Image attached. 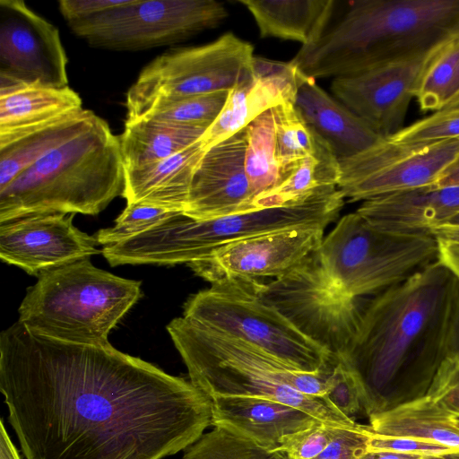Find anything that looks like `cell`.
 I'll use <instances>...</instances> for the list:
<instances>
[{
    "label": "cell",
    "mask_w": 459,
    "mask_h": 459,
    "mask_svg": "<svg viewBox=\"0 0 459 459\" xmlns=\"http://www.w3.org/2000/svg\"><path fill=\"white\" fill-rule=\"evenodd\" d=\"M317 255L333 281L359 299L396 285L437 261V239L429 232L377 229L355 212L338 221Z\"/></svg>",
    "instance_id": "9c48e42d"
},
{
    "label": "cell",
    "mask_w": 459,
    "mask_h": 459,
    "mask_svg": "<svg viewBox=\"0 0 459 459\" xmlns=\"http://www.w3.org/2000/svg\"><path fill=\"white\" fill-rule=\"evenodd\" d=\"M299 80L290 62L255 56L251 74L230 91L221 112L200 138L204 149L242 131L265 111L294 102Z\"/></svg>",
    "instance_id": "ac0fdd59"
},
{
    "label": "cell",
    "mask_w": 459,
    "mask_h": 459,
    "mask_svg": "<svg viewBox=\"0 0 459 459\" xmlns=\"http://www.w3.org/2000/svg\"><path fill=\"white\" fill-rule=\"evenodd\" d=\"M253 16L262 38L316 41L330 22L333 0H238Z\"/></svg>",
    "instance_id": "484cf974"
},
{
    "label": "cell",
    "mask_w": 459,
    "mask_h": 459,
    "mask_svg": "<svg viewBox=\"0 0 459 459\" xmlns=\"http://www.w3.org/2000/svg\"><path fill=\"white\" fill-rule=\"evenodd\" d=\"M230 91L163 100L151 106L142 117L209 128L221 112Z\"/></svg>",
    "instance_id": "d6a6232c"
},
{
    "label": "cell",
    "mask_w": 459,
    "mask_h": 459,
    "mask_svg": "<svg viewBox=\"0 0 459 459\" xmlns=\"http://www.w3.org/2000/svg\"><path fill=\"white\" fill-rule=\"evenodd\" d=\"M58 29L22 0H0V81L68 86Z\"/></svg>",
    "instance_id": "5bb4252c"
},
{
    "label": "cell",
    "mask_w": 459,
    "mask_h": 459,
    "mask_svg": "<svg viewBox=\"0 0 459 459\" xmlns=\"http://www.w3.org/2000/svg\"><path fill=\"white\" fill-rule=\"evenodd\" d=\"M207 127L152 118L126 121L118 136L125 169L157 163L197 142Z\"/></svg>",
    "instance_id": "83f0119b"
},
{
    "label": "cell",
    "mask_w": 459,
    "mask_h": 459,
    "mask_svg": "<svg viewBox=\"0 0 459 459\" xmlns=\"http://www.w3.org/2000/svg\"><path fill=\"white\" fill-rule=\"evenodd\" d=\"M210 401L212 426L269 451H276L284 437L324 423L300 409L271 399L215 396Z\"/></svg>",
    "instance_id": "d6986e66"
},
{
    "label": "cell",
    "mask_w": 459,
    "mask_h": 459,
    "mask_svg": "<svg viewBox=\"0 0 459 459\" xmlns=\"http://www.w3.org/2000/svg\"><path fill=\"white\" fill-rule=\"evenodd\" d=\"M339 179V160L316 134L315 151L290 168L279 185L259 201L257 208L284 206L334 191L338 189Z\"/></svg>",
    "instance_id": "f1b7e54d"
},
{
    "label": "cell",
    "mask_w": 459,
    "mask_h": 459,
    "mask_svg": "<svg viewBox=\"0 0 459 459\" xmlns=\"http://www.w3.org/2000/svg\"><path fill=\"white\" fill-rule=\"evenodd\" d=\"M97 116L79 109L22 133L0 137V189L56 148L91 127Z\"/></svg>",
    "instance_id": "cb8c5ba5"
},
{
    "label": "cell",
    "mask_w": 459,
    "mask_h": 459,
    "mask_svg": "<svg viewBox=\"0 0 459 459\" xmlns=\"http://www.w3.org/2000/svg\"><path fill=\"white\" fill-rule=\"evenodd\" d=\"M260 284L246 279L213 282L188 298L183 316L240 339L298 371L331 369L337 359L266 303L260 296Z\"/></svg>",
    "instance_id": "ba28073f"
},
{
    "label": "cell",
    "mask_w": 459,
    "mask_h": 459,
    "mask_svg": "<svg viewBox=\"0 0 459 459\" xmlns=\"http://www.w3.org/2000/svg\"><path fill=\"white\" fill-rule=\"evenodd\" d=\"M325 396L340 412L349 418L363 410L359 377L345 361L337 359L328 374Z\"/></svg>",
    "instance_id": "8d00e7d4"
},
{
    "label": "cell",
    "mask_w": 459,
    "mask_h": 459,
    "mask_svg": "<svg viewBox=\"0 0 459 459\" xmlns=\"http://www.w3.org/2000/svg\"><path fill=\"white\" fill-rule=\"evenodd\" d=\"M79 94L69 86L0 81V137L22 133L82 108Z\"/></svg>",
    "instance_id": "d4e9b609"
},
{
    "label": "cell",
    "mask_w": 459,
    "mask_h": 459,
    "mask_svg": "<svg viewBox=\"0 0 459 459\" xmlns=\"http://www.w3.org/2000/svg\"><path fill=\"white\" fill-rule=\"evenodd\" d=\"M74 213H38L0 223V257L30 275L101 253L95 236L77 229Z\"/></svg>",
    "instance_id": "2e32d148"
},
{
    "label": "cell",
    "mask_w": 459,
    "mask_h": 459,
    "mask_svg": "<svg viewBox=\"0 0 459 459\" xmlns=\"http://www.w3.org/2000/svg\"><path fill=\"white\" fill-rule=\"evenodd\" d=\"M448 354H459V299L449 333Z\"/></svg>",
    "instance_id": "bcb514c9"
},
{
    "label": "cell",
    "mask_w": 459,
    "mask_h": 459,
    "mask_svg": "<svg viewBox=\"0 0 459 459\" xmlns=\"http://www.w3.org/2000/svg\"><path fill=\"white\" fill-rule=\"evenodd\" d=\"M459 157V138L423 143L412 152L339 187L351 202L433 186Z\"/></svg>",
    "instance_id": "44dd1931"
},
{
    "label": "cell",
    "mask_w": 459,
    "mask_h": 459,
    "mask_svg": "<svg viewBox=\"0 0 459 459\" xmlns=\"http://www.w3.org/2000/svg\"><path fill=\"white\" fill-rule=\"evenodd\" d=\"M459 95V34L441 48L424 73L415 99L421 111H439Z\"/></svg>",
    "instance_id": "4dcf8cb0"
},
{
    "label": "cell",
    "mask_w": 459,
    "mask_h": 459,
    "mask_svg": "<svg viewBox=\"0 0 459 459\" xmlns=\"http://www.w3.org/2000/svg\"><path fill=\"white\" fill-rule=\"evenodd\" d=\"M344 199L336 189L296 204L210 220L179 212L141 235L104 247L101 254L111 266L188 264L242 238L298 227L325 229L338 218Z\"/></svg>",
    "instance_id": "8992f818"
},
{
    "label": "cell",
    "mask_w": 459,
    "mask_h": 459,
    "mask_svg": "<svg viewBox=\"0 0 459 459\" xmlns=\"http://www.w3.org/2000/svg\"><path fill=\"white\" fill-rule=\"evenodd\" d=\"M325 230L298 227L242 238L217 247L188 266L211 284L230 279H276L319 248Z\"/></svg>",
    "instance_id": "9a60e30c"
},
{
    "label": "cell",
    "mask_w": 459,
    "mask_h": 459,
    "mask_svg": "<svg viewBox=\"0 0 459 459\" xmlns=\"http://www.w3.org/2000/svg\"><path fill=\"white\" fill-rule=\"evenodd\" d=\"M182 459H288L278 451L265 450L224 429L203 434L185 449Z\"/></svg>",
    "instance_id": "836d02e7"
},
{
    "label": "cell",
    "mask_w": 459,
    "mask_h": 459,
    "mask_svg": "<svg viewBox=\"0 0 459 459\" xmlns=\"http://www.w3.org/2000/svg\"><path fill=\"white\" fill-rule=\"evenodd\" d=\"M454 450L432 441L408 437L385 436L374 432L368 446V451H389L420 456L439 455Z\"/></svg>",
    "instance_id": "60d3db41"
},
{
    "label": "cell",
    "mask_w": 459,
    "mask_h": 459,
    "mask_svg": "<svg viewBox=\"0 0 459 459\" xmlns=\"http://www.w3.org/2000/svg\"><path fill=\"white\" fill-rule=\"evenodd\" d=\"M437 239V261L459 280V241Z\"/></svg>",
    "instance_id": "7bdbcfd3"
},
{
    "label": "cell",
    "mask_w": 459,
    "mask_h": 459,
    "mask_svg": "<svg viewBox=\"0 0 459 459\" xmlns=\"http://www.w3.org/2000/svg\"><path fill=\"white\" fill-rule=\"evenodd\" d=\"M124 189L118 136L98 117L0 189V223L38 213L96 215Z\"/></svg>",
    "instance_id": "5b68a950"
},
{
    "label": "cell",
    "mask_w": 459,
    "mask_h": 459,
    "mask_svg": "<svg viewBox=\"0 0 459 459\" xmlns=\"http://www.w3.org/2000/svg\"><path fill=\"white\" fill-rule=\"evenodd\" d=\"M450 225H459V214H457L455 217H454L448 223Z\"/></svg>",
    "instance_id": "816d5d0a"
},
{
    "label": "cell",
    "mask_w": 459,
    "mask_h": 459,
    "mask_svg": "<svg viewBox=\"0 0 459 459\" xmlns=\"http://www.w3.org/2000/svg\"><path fill=\"white\" fill-rule=\"evenodd\" d=\"M126 2V0H59L58 9L70 25L93 19Z\"/></svg>",
    "instance_id": "b9f144b4"
},
{
    "label": "cell",
    "mask_w": 459,
    "mask_h": 459,
    "mask_svg": "<svg viewBox=\"0 0 459 459\" xmlns=\"http://www.w3.org/2000/svg\"><path fill=\"white\" fill-rule=\"evenodd\" d=\"M228 16L215 0H126L93 19L68 25L94 48L137 51L184 41Z\"/></svg>",
    "instance_id": "7c38bea8"
},
{
    "label": "cell",
    "mask_w": 459,
    "mask_h": 459,
    "mask_svg": "<svg viewBox=\"0 0 459 459\" xmlns=\"http://www.w3.org/2000/svg\"><path fill=\"white\" fill-rule=\"evenodd\" d=\"M261 298L336 359L348 356L361 307L323 266L317 250L282 276L261 282Z\"/></svg>",
    "instance_id": "8fae6325"
},
{
    "label": "cell",
    "mask_w": 459,
    "mask_h": 459,
    "mask_svg": "<svg viewBox=\"0 0 459 459\" xmlns=\"http://www.w3.org/2000/svg\"><path fill=\"white\" fill-rule=\"evenodd\" d=\"M245 169L255 195L259 201L280 183L273 108L265 111L246 127Z\"/></svg>",
    "instance_id": "f546056e"
},
{
    "label": "cell",
    "mask_w": 459,
    "mask_h": 459,
    "mask_svg": "<svg viewBox=\"0 0 459 459\" xmlns=\"http://www.w3.org/2000/svg\"><path fill=\"white\" fill-rule=\"evenodd\" d=\"M423 456L389 451H367L359 459H420Z\"/></svg>",
    "instance_id": "7dc6e473"
},
{
    "label": "cell",
    "mask_w": 459,
    "mask_h": 459,
    "mask_svg": "<svg viewBox=\"0 0 459 459\" xmlns=\"http://www.w3.org/2000/svg\"><path fill=\"white\" fill-rule=\"evenodd\" d=\"M428 395L459 417V354H448L440 365Z\"/></svg>",
    "instance_id": "ab89813d"
},
{
    "label": "cell",
    "mask_w": 459,
    "mask_h": 459,
    "mask_svg": "<svg viewBox=\"0 0 459 459\" xmlns=\"http://www.w3.org/2000/svg\"><path fill=\"white\" fill-rule=\"evenodd\" d=\"M459 34V0H357L290 61L304 76L342 77Z\"/></svg>",
    "instance_id": "3957f363"
},
{
    "label": "cell",
    "mask_w": 459,
    "mask_h": 459,
    "mask_svg": "<svg viewBox=\"0 0 459 459\" xmlns=\"http://www.w3.org/2000/svg\"><path fill=\"white\" fill-rule=\"evenodd\" d=\"M252 45L227 32L201 46L169 49L140 72L126 95V121L137 119L153 104L230 91L252 72Z\"/></svg>",
    "instance_id": "30bf717a"
},
{
    "label": "cell",
    "mask_w": 459,
    "mask_h": 459,
    "mask_svg": "<svg viewBox=\"0 0 459 459\" xmlns=\"http://www.w3.org/2000/svg\"><path fill=\"white\" fill-rule=\"evenodd\" d=\"M388 138L405 143H430L459 138V109L437 111L403 127Z\"/></svg>",
    "instance_id": "d590c367"
},
{
    "label": "cell",
    "mask_w": 459,
    "mask_h": 459,
    "mask_svg": "<svg viewBox=\"0 0 459 459\" xmlns=\"http://www.w3.org/2000/svg\"><path fill=\"white\" fill-rule=\"evenodd\" d=\"M368 419L376 434L419 438L459 450V417L428 394Z\"/></svg>",
    "instance_id": "4316f807"
},
{
    "label": "cell",
    "mask_w": 459,
    "mask_h": 459,
    "mask_svg": "<svg viewBox=\"0 0 459 459\" xmlns=\"http://www.w3.org/2000/svg\"><path fill=\"white\" fill-rule=\"evenodd\" d=\"M459 109V95L455 98L447 106L442 110Z\"/></svg>",
    "instance_id": "f907efd6"
},
{
    "label": "cell",
    "mask_w": 459,
    "mask_h": 459,
    "mask_svg": "<svg viewBox=\"0 0 459 459\" xmlns=\"http://www.w3.org/2000/svg\"><path fill=\"white\" fill-rule=\"evenodd\" d=\"M246 128L208 148L191 181L184 214L210 220L257 211L245 169Z\"/></svg>",
    "instance_id": "e0dca14e"
},
{
    "label": "cell",
    "mask_w": 459,
    "mask_h": 459,
    "mask_svg": "<svg viewBox=\"0 0 459 459\" xmlns=\"http://www.w3.org/2000/svg\"><path fill=\"white\" fill-rule=\"evenodd\" d=\"M459 185V157L444 173L437 181L430 186L441 187Z\"/></svg>",
    "instance_id": "f6af8a7d"
},
{
    "label": "cell",
    "mask_w": 459,
    "mask_h": 459,
    "mask_svg": "<svg viewBox=\"0 0 459 459\" xmlns=\"http://www.w3.org/2000/svg\"><path fill=\"white\" fill-rule=\"evenodd\" d=\"M273 113L281 178L290 168L315 151L316 134L302 117L294 102L278 105L273 108Z\"/></svg>",
    "instance_id": "1f68e13d"
},
{
    "label": "cell",
    "mask_w": 459,
    "mask_h": 459,
    "mask_svg": "<svg viewBox=\"0 0 459 459\" xmlns=\"http://www.w3.org/2000/svg\"><path fill=\"white\" fill-rule=\"evenodd\" d=\"M430 233L438 238L459 241V225L445 224L431 230Z\"/></svg>",
    "instance_id": "c3c4849f"
},
{
    "label": "cell",
    "mask_w": 459,
    "mask_h": 459,
    "mask_svg": "<svg viewBox=\"0 0 459 459\" xmlns=\"http://www.w3.org/2000/svg\"><path fill=\"white\" fill-rule=\"evenodd\" d=\"M372 432L369 425L338 428L326 447L315 459H359L368 451Z\"/></svg>",
    "instance_id": "f35d334b"
},
{
    "label": "cell",
    "mask_w": 459,
    "mask_h": 459,
    "mask_svg": "<svg viewBox=\"0 0 459 459\" xmlns=\"http://www.w3.org/2000/svg\"><path fill=\"white\" fill-rule=\"evenodd\" d=\"M294 105L339 160L355 156L385 138L319 87L315 79L301 74Z\"/></svg>",
    "instance_id": "7402d4cb"
},
{
    "label": "cell",
    "mask_w": 459,
    "mask_h": 459,
    "mask_svg": "<svg viewBox=\"0 0 459 459\" xmlns=\"http://www.w3.org/2000/svg\"><path fill=\"white\" fill-rule=\"evenodd\" d=\"M356 212L382 230L430 233L459 214V185L377 196L363 201Z\"/></svg>",
    "instance_id": "ffe728a7"
},
{
    "label": "cell",
    "mask_w": 459,
    "mask_h": 459,
    "mask_svg": "<svg viewBox=\"0 0 459 459\" xmlns=\"http://www.w3.org/2000/svg\"><path fill=\"white\" fill-rule=\"evenodd\" d=\"M420 459H459V450H454L439 455L423 456Z\"/></svg>",
    "instance_id": "681fc988"
},
{
    "label": "cell",
    "mask_w": 459,
    "mask_h": 459,
    "mask_svg": "<svg viewBox=\"0 0 459 459\" xmlns=\"http://www.w3.org/2000/svg\"><path fill=\"white\" fill-rule=\"evenodd\" d=\"M182 212L169 209L133 204L126 207L117 218L111 228L100 230L95 238L99 245L111 246L141 235Z\"/></svg>",
    "instance_id": "e575fe53"
},
{
    "label": "cell",
    "mask_w": 459,
    "mask_h": 459,
    "mask_svg": "<svg viewBox=\"0 0 459 459\" xmlns=\"http://www.w3.org/2000/svg\"><path fill=\"white\" fill-rule=\"evenodd\" d=\"M449 39L363 72L333 78L331 91L340 102L374 130L388 137L403 128L409 105L415 98L424 73Z\"/></svg>",
    "instance_id": "4fadbf2b"
},
{
    "label": "cell",
    "mask_w": 459,
    "mask_h": 459,
    "mask_svg": "<svg viewBox=\"0 0 459 459\" xmlns=\"http://www.w3.org/2000/svg\"><path fill=\"white\" fill-rule=\"evenodd\" d=\"M142 296L141 281L94 266L90 258L44 272L27 289L19 320L30 333L69 343L104 346Z\"/></svg>",
    "instance_id": "52a82bcc"
},
{
    "label": "cell",
    "mask_w": 459,
    "mask_h": 459,
    "mask_svg": "<svg viewBox=\"0 0 459 459\" xmlns=\"http://www.w3.org/2000/svg\"><path fill=\"white\" fill-rule=\"evenodd\" d=\"M167 330L188 371L190 382L209 399L215 396H254L300 409L337 428L358 425L327 399L331 369L306 373L293 369L249 343L184 316Z\"/></svg>",
    "instance_id": "277c9868"
},
{
    "label": "cell",
    "mask_w": 459,
    "mask_h": 459,
    "mask_svg": "<svg viewBox=\"0 0 459 459\" xmlns=\"http://www.w3.org/2000/svg\"><path fill=\"white\" fill-rule=\"evenodd\" d=\"M0 390L26 459H164L212 425L211 401L190 380L18 321L0 335Z\"/></svg>",
    "instance_id": "6da1fadb"
},
{
    "label": "cell",
    "mask_w": 459,
    "mask_h": 459,
    "mask_svg": "<svg viewBox=\"0 0 459 459\" xmlns=\"http://www.w3.org/2000/svg\"><path fill=\"white\" fill-rule=\"evenodd\" d=\"M0 459H22L4 428L3 420L0 422Z\"/></svg>",
    "instance_id": "ee69618b"
},
{
    "label": "cell",
    "mask_w": 459,
    "mask_h": 459,
    "mask_svg": "<svg viewBox=\"0 0 459 459\" xmlns=\"http://www.w3.org/2000/svg\"><path fill=\"white\" fill-rule=\"evenodd\" d=\"M337 427L320 423L284 437L276 451L288 459H315L326 447Z\"/></svg>",
    "instance_id": "74e56055"
},
{
    "label": "cell",
    "mask_w": 459,
    "mask_h": 459,
    "mask_svg": "<svg viewBox=\"0 0 459 459\" xmlns=\"http://www.w3.org/2000/svg\"><path fill=\"white\" fill-rule=\"evenodd\" d=\"M205 149L202 141L157 163L125 169L123 197L140 204L184 212L194 171Z\"/></svg>",
    "instance_id": "603a6c76"
},
{
    "label": "cell",
    "mask_w": 459,
    "mask_h": 459,
    "mask_svg": "<svg viewBox=\"0 0 459 459\" xmlns=\"http://www.w3.org/2000/svg\"><path fill=\"white\" fill-rule=\"evenodd\" d=\"M459 280L435 261L361 307L345 361L359 377L369 418L428 394L448 354Z\"/></svg>",
    "instance_id": "7a4b0ae2"
}]
</instances>
